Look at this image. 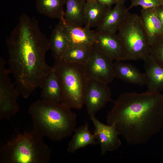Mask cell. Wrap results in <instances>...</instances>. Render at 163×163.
Instances as JSON below:
<instances>
[{
	"instance_id": "cell-22",
	"label": "cell",
	"mask_w": 163,
	"mask_h": 163,
	"mask_svg": "<svg viewBox=\"0 0 163 163\" xmlns=\"http://www.w3.org/2000/svg\"><path fill=\"white\" fill-rule=\"evenodd\" d=\"M66 0H36V5L40 14L51 18L64 20L63 6Z\"/></svg>"
},
{
	"instance_id": "cell-26",
	"label": "cell",
	"mask_w": 163,
	"mask_h": 163,
	"mask_svg": "<svg viewBox=\"0 0 163 163\" xmlns=\"http://www.w3.org/2000/svg\"><path fill=\"white\" fill-rule=\"evenodd\" d=\"M156 13L163 27V5L155 8Z\"/></svg>"
},
{
	"instance_id": "cell-4",
	"label": "cell",
	"mask_w": 163,
	"mask_h": 163,
	"mask_svg": "<svg viewBox=\"0 0 163 163\" xmlns=\"http://www.w3.org/2000/svg\"><path fill=\"white\" fill-rule=\"evenodd\" d=\"M43 137L33 128L17 133L0 147V163H48L52 149L44 142Z\"/></svg>"
},
{
	"instance_id": "cell-28",
	"label": "cell",
	"mask_w": 163,
	"mask_h": 163,
	"mask_svg": "<svg viewBox=\"0 0 163 163\" xmlns=\"http://www.w3.org/2000/svg\"><path fill=\"white\" fill-rule=\"evenodd\" d=\"M127 0H116L117 3L120 2L124 3V2Z\"/></svg>"
},
{
	"instance_id": "cell-25",
	"label": "cell",
	"mask_w": 163,
	"mask_h": 163,
	"mask_svg": "<svg viewBox=\"0 0 163 163\" xmlns=\"http://www.w3.org/2000/svg\"><path fill=\"white\" fill-rule=\"evenodd\" d=\"M131 2L129 10L134 7L138 5L142 6V9L155 8L163 5V0H129Z\"/></svg>"
},
{
	"instance_id": "cell-23",
	"label": "cell",
	"mask_w": 163,
	"mask_h": 163,
	"mask_svg": "<svg viewBox=\"0 0 163 163\" xmlns=\"http://www.w3.org/2000/svg\"><path fill=\"white\" fill-rule=\"evenodd\" d=\"M91 47L68 45L59 61L84 65L89 58Z\"/></svg>"
},
{
	"instance_id": "cell-8",
	"label": "cell",
	"mask_w": 163,
	"mask_h": 163,
	"mask_svg": "<svg viewBox=\"0 0 163 163\" xmlns=\"http://www.w3.org/2000/svg\"><path fill=\"white\" fill-rule=\"evenodd\" d=\"M113 61L94 45L92 46L89 58L84 65L88 79H94L108 84L112 82L115 78Z\"/></svg>"
},
{
	"instance_id": "cell-12",
	"label": "cell",
	"mask_w": 163,
	"mask_h": 163,
	"mask_svg": "<svg viewBox=\"0 0 163 163\" xmlns=\"http://www.w3.org/2000/svg\"><path fill=\"white\" fill-rule=\"evenodd\" d=\"M147 91L160 93L163 91V66L149 54L143 60Z\"/></svg>"
},
{
	"instance_id": "cell-6",
	"label": "cell",
	"mask_w": 163,
	"mask_h": 163,
	"mask_svg": "<svg viewBox=\"0 0 163 163\" xmlns=\"http://www.w3.org/2000/svg\"><path fill=\"white\" fill-rule=\"evenodd\" d=\"M117 32L127 60H143L150 54L151 45L140 16L128 11Z\"/></svg>"
},
{
	"instance_id": "cell-13",
	"label": "cell",
	"mask_w": 163,
	"mask_h": 163,
	"mask_svg": "<svg viewBox=\"0 0 163 163\" xmlns=\"http://www.w3.org/2000/svg\"><path fill=\"white\" fill-rule=\"evenodd\" d=\"M63 31L69 45H76L90 47L95 42L94 32L90 28L75 26L62 21Z\"/></svg>"
},
{
	"instance_id": "cell-3",
	"label": "cell",
	"mask_w": 163,
	"mask_h": 163,
	"mask_svg": "<svg viewBox=\"0 0 163 163\" xmlns=\"http://www.w3.org/2000/svg\"><path fill=\"white\" fill-rule=\"evenodd\" d=\"M71 109L61 103L41 99L35 101L29 108L33 128L53 141L62 140L71 136L75 128L77 116Z\"/></svg>"
},
{
	"instance_id": "cell-1",
	"label": "cell",
	"mask_w": 163,
	"mask_h": 163,
	"mask_svg": "<svg viewBox=\"0 0 163 163\" xmlns=\"http://www.w3.org/2000/svg\"><path fill=\"white\" fill-rule=\"evenodd\" d=\"M6 44L10 73L20 95L27 98L40 88L52 69L45 59L50 50L49 39L40 30L36 18L23 13Z\"/></svg>"
},
{
	"instance_id": "cell-15",
	"label": "cell",
	"mask_w": 163,
	"mask_h": 163,
	"mask_svg": "<svg viewBox=\"0 0 163 163\" xmlns=\"http://www.w3.org/2000/svg\"><path fill=\"white\" fill-rule=\"evenodd\" d=\"M122 61L115 60L113 67L115 78L127 83L142 86L145 85L144 73H142L136 67Z\"/></svg>"
},
{
	"instance_id": "cell-16",
	"label": "cell",
	"mask_w": 163,
	"mask_h": 163,
	"mask_svg": "<svg viewBox=\"0 0 163 163\" xmlns=\"http://www.w3.org/2000/svg\"><path fill=\"white\" fill-rule=\"evenodd\" d=\"M140 17L151 45L163 36V27L155 8L142 9Z\"/></svg>"
},
{
	"instance_id": "cell-11",
	"label": "cell",
	"mask_w": 163,
	"mask_h": 163,
	"mask_svg": "<svg viewBox=\"0 0 163 163\" xmlns=\"http://www.w3.org/2000/svg\"><path fill=\"white\" fill-rule=\"evenodd\" d=\"M94 45L113 60L125 61L127 57L117 33L96 31L94 32Z\"/></svg>"
},
{
	"instance_id": "cell-21",
	"label": "cell",
	"mask_w": 163,
	"mask_h": 163,
	"mask_svg": "<svg viewBox=\"0 0 163 163\" xmlns=\"http://www.w3.org/2000/svg\"><path fill=\"white\" fill-rule=\"evenodd\" d=\"M86 2V0H66L64 21L73 26L82 27Z\"/></svg>"
},
{
	"instance_id": "cell-19",
	"label": "cell",
	"mask_w": 163,
	"mask_h": 163,
	"mask_svg": "<svg viewBox=\"0 0 163 163\" xmlns=\"http://www.w3.org/2000/svg\"><path fill=\"white\" fill-rule=\"evenodd\" d=\"M74 132V134L69 142L67 148L69 153H74L80 149L97 143L95 136L89 129L88 123L75 128Z\"/></svg>"
},
{
	"instance_id": "cell-7",
	"label": "cell",
	"mask_w": 163,
	"mask_h": 163,
	"mask_svg": "<svg viewBox=\"0 0 163 163\" xmlns=\"http://www.w3.org/2000/svg\"><path fill=\"white\" fill-rule=\"evenodd\" d=\"M6 62L0 58V119L8 120L18 112L17 102L20 94L15 84L9 77V69L5 67Z\"/></svg>"
},
{
	"instance_id": "cell-27",
	"label": "cell",
	"mask_w": 163,
	"mask_h": 163,
	"mask_svg": "<svg viewBox=\"0 0 163 163\" xmlns=\"http://www.w3.org/2000/svg\"><path fill=\"white\" fill-rule=\"evenodd\" d=\"M100 3L104 5L109 8H111V6L114 4L117 3L116 0H96Z\"/></svg>"
},
{
	"instance_id": "cell-24",
	"label": "cell",
	"mask_w": 163,
	"mask_h": 163,
	"mask_svg": "<svg viewBox=\"0 0 163 163\" xmlns=\"http://www.w3.org/2000/svg\"><path fill=\"white\" fill-rule=\"evenodd\" d=\"M150 54L158 63L163 66V36L151 45Z\"/></svg>"
},
{
	"instance_id": "cell-9",
	"label": "cell",
	"mask_w": 163,
	"mask_h": 163,
	"mask_svg": "<svg viewBox=\"0 0 163 163\" xmlns=\"http://www.w3.org/2000/svg\"><path fill=\"white\" fill-rule=\"evenodd\" d=\"M111 93L108 84L94 79H88L85 89L84 104L90 116L95 115L109 101Z\"/></svg>"
},
{
	"instance_id": "cell-10",
	"label": "cell",
	"mask_w": 163,
	"mask_h": 163,
	"mask_svg": "<svg viewBox=\"0 0 163 163\" xmlns=\"http://www.w3.org/2000/svg\"><path fill=\"white\" fill-rule=\"evenodd\" d=\"M90 117L94 127L93 133L101 146V155L103 156L107 152L117 150L121 145V142L118 137L120 134L114 126L103 123L95 115Z\"/></svg>"
},
{
	"instance_id": "cell-18",
	"label": "cell",
	"mask_w": 163,
	"mask_h": 163,
	"mask_svg": "<svg viewBox=\"0 0 163 163\" xmlns=\"http://www.w3.org/2000/svg\"><path fill=\"white\" fill-rule=\"evenodd\" d=\"M109 8L96 0H86L84 14L85 27L97 28L100 24Z\"/></svg>"
},
{
	"instance_id": "cell-20",
	"label": "cell",
	"mask_w": 163,
	"mask_h": 163,
	"mask_svg": "<svg viewBox=\"0 0 163 163\" xmlns=\"http://www.w3.org/2000/svg\"><path fill=\"white\" fill-rule=\"evenodd\" d=\"M49 41L50 50L55 62L59 61L69 45L63 31L62 21H59L53 30Z\"/></svg>"
},
{
	"instance_id": "cell-5",
	"label": "cell",
	"mask_w": 163,
	"mask_h": 163,
	"mask_svg": "<svg viewBox=\"0 0 163 163\" xmlns=\"http://www.w3.org/2000/svg\"><path fill=\"white\" fill-rule=\"evenodd\" d=\"M53 67L61 84V103L71 109H81L88 80L84 65L59 61Z\"/></svg>"
},
{
	"instance_id": "cell-2",
	"label": "cell",
	"mask_w": 163,
	"mask_h": 163,
	"mask_svg": "<svg viewBox=\"0 0 163 163\" xmlns=\"http://www.w3.org/2000/svg\"><path fill=\"white\" fill-rule=\"evenodd\" d=\"M108 113L113 125L127 143L145 144L163 128V94L146 91L121 94Z\"/></svg>"
},
{
	"instance_id": "cell-14",
	"label": "cell",
	"mask_w": 163,
	"mask_h": 163,
	"mask_svg": "<svg viewBox=\"0 0 163 163\" xmlns=\"http://www.w3.org/2000/svg\"><path fill=\"white\" fill-rule=\"evenodd\" d=\"M128 12L124 3H117L113 9H109L96 31L117 33Z\"/></svg>"
},
{
	"instance_id": "cell-17",
	"label": "cell",
	"mask_w": 163,
	"mask_h": 163,
	"mask_svg": "<svg viewBox=\"0 0 163 163\" xmlns=\"http://www.w3.org/2000/svg\"><path fill=\"white\" fill-rule=\"evenodd\" d=\"M40 88L41 99L53 104L61 103L62 91L59 78L53 67Z\"/></svg>"
}]
</instances>
